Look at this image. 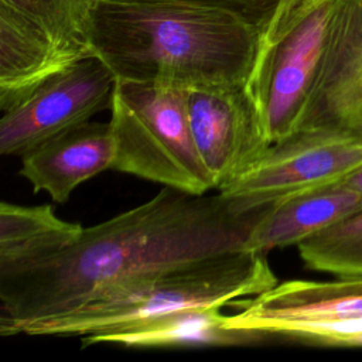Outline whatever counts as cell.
Listing matches in <instances>:
<instances>
[{"label":"cell","instance_id":"cell-1","mask_svg":"<svg viewBox=\"0 0 362 362\" xmlns=\"http://www.w3.org/2000/svg\"><path fill=\"white\" fill-rule=\"evenodd\" d=\"M274 204L247 206L218 194L164 187L144 204L83 228L65 249L0 276V334L76 310L105 293L232 250L249 239Z\"/></svg>","mask_w":362,"mask_h":362},{"label":"cell","instance_id":"cell-2","mask_svg":"<svg viewBox=\"0 0 362 362\" xmlns=\"http://www.w3.org/2000/svg\"><path fill=\"white\" fill-rule=\"evenodd\" d=\"M259 33L235 14L177 0H99L95 55L115 79L184 89L243 85Z\"/></svg>","mask_w":362,"mask_h":362},{"label":"cell","instance_id":"cell-3","mask_svg":"<svg viewBox=\"0 0 362 362\" xmlns=\"http://www.w3.org/2000/svg\"><path fill=\"white\" fill-rule=\"evenodd\" d=\"M277 283L267 253L232 250L116 287L66 314L30 324L23 334L98 335L188 308H222Z\"/></svg>","mask_w":362,"mask_h":362},{"label":"cell","instance_id":"cell-4","mask_svg":"<svg viewBox=\"0 0 362 362\" xmlns=\"http://www.w3.org/2000/svg\"><path fill=\"white\" fill-rule=\"evenodd\" d=\"M187 95L184 88L116 79L112 170L197 195L216 189L194 141Z\"/></svg>","mask_w":362,"mask_h":362},{"label":"cell","instance_id":"cell-5","mask_svg":"<svg viewBox=\"0 0 362 362\" xmlns=\"http://www.w3.org/2000/svg\"><path fill=\"white\" fill-rule=\"evenodd\" d=\"M99 0H0V109L51 76L96 57Z\"/></svg>","mask_w":362,"mask_h":362},{"label":"cell","instance_id":"cell-6","mask_svg":"<svg viewBox=\"0 0 362 362\" xmlns=\"http://www.w3.org/2000/svg\"><path fill=\"white\" fill-rule=\"evenodd\" d=\"M339 3L301 0L283 8L259 34L246 86L272 143L296 127Z\"/></svg>","mask_w":362,"mask_h":362},{"label":"cell","instance_id":"cell-7","mask_svg":"<svg viewBox=\"0 0 362 362\" xmlns=\"http://www.w3.org/2000/svg\"><path fill=\"white\" fill-rule=\"evenodd\" d=\"M332 281L287 280L238 303L226 315L236 328L266 334L270 339L344 345L362 331V277Z\"/></svg>","mask_w":362,"mask_h":362},{"label":"cell","instance_id":"cell-8","mask_svg":"<svg viewBox=\"0 0 362 362\" xmlns=\"http://www.w3.org/2000/svg\"><path fill=\"white\" fill-rule=\"evenodd\" d=\"M362 167V139L328 130H294L273 141L242 174L218 189L247 206L277 204L337 182Z\"/></svg>","mask_w":362,"mask_h":362},{"label":"cell","instance_id":"cell-9","mask_svg":"<svg viewBox=\"0 0 362 362\" xmlns=\"http://www.w3.org/2000/svg\"><path fill=\"white\" fill-rule=\"evenodd\" d=\"M115 76L98 58H85L51 76L3 112L0 153L23 156L42 141L89 122L110 106Z\"/></svg>","mask_w":362,"mask_h":362},{"label":"cell","instance_id":"cell-10","mask_svg":"<svg viewBox=\"0 0 362 362\" xmlns=\"http://www.w3.org/2000/svg\"><path fill=\"white\" fill-rule=\"evenodd\" d=\"M187 110L194 141L216 189L242 174L272 144L246 83L189 89Z\"/></svg>","mask_w":362,"mask_h":362},{"label":"cell","instance_id":"cell-11","mask_svg":"<svg viewBox=\"0 0 362 362\" xmlns=\"http://www.w3.org/2000/svg\"><path fill=\"white\" fill-rule=\"evenodd\" d=\"M294 130L362 139V0H341Z\"/></svg>","mask_w":362,"mask_h":362},{"label":"cell","instance_id":"cell-12","mask_svg":"<svg viewBox=\"0 0 362 362\" xmlns=\"http://www.w3.org/2000/svg\"><path fill=\"white\" fill-rule=\"evenodd\" d=\"M115 154L110 123L85 122L23 154L20 175L35 192L45 191L54 202L64 204L78 185L112 170Z\"/></svg>","mask_w":362,"mask_h":362},{"label":"cell","instance_id":"cell-13","mask_svg":"<svg viewBox=\"0 0 362 362\" xmlns=\"http://www.w3.org/2000/svg\"><path fill=\"white\" fill-rule=\"evenodd\" d=\"M79 339L82 348L96 344H116L129 348H174L256 345L270 338L263 332L232 327L218 307H201Z\"/></svg>","mask_w":362,"mask_h":362},{"label":"cell","instance_id":"cell-14","mask_svg":"<svg viewBox=\"0 0 362 362\" xmlns=\"http://www.w3.org/2000/svg\"><path fill=\"white\" fill-rule=\"evenodd\" d=\"M362 211V192L344 178L274 204L252 233L247 249L269 253L298 245L310 235Z\"/></svg>","mask_w":362,"mask_h":362},{"label":"cell","instance_id":"cell-15","mask_svg":"<svg viewBox=\"0 0 362 362\" xmlns=\"http://www.w3.org/2000/svg\"><path fill=\"white\" fill-rule=\"evenodd\" d=\"M83 226L58 218L51 205L0 204V276L20 272L74 243Z\"/></svg>","mask_w":362,"mask_h":362},{"label":"cell","instance_id":"cell-16","mask_svg":"<svg viewBox=\"0 0 362 362\" xmlns=\"http://www.w3.org/2000/svg\"><path fill=\"white\" fill-rule=\"evenodd\" d=\"M297 247L311 270L334 277H362V211L310 235Z\"/></svg>","mask_w":362,"mask_h":362},{"label":"cell","instance_id":"cell-17","mask_svg":"<svg viewBox=\"0 0 362 362\" xmlns=\"http://www.w3.org/2000/svg\"><path fill=\"white\" fill-rule=\"evenodd\" d=\"M195 3L201 6H211L226 10L249 25L259 34L272 23V20L287 6L296 4L301 0H177Z\"/></svg>","mask_w":362,"mask_h":362},{"label":"cell","instance_id":"cell-18","mask_svg":"<svg viewBox=\"0 0 362 362\" xmlns=\"http://www.w3.org/2000/svg\"><path fill=\"white\" fill-rule=\"evenodd\" d=\"M344 181H345L349 187H352V188H355V189H359V191L362 192V167H361L359 170L354 171L352 174H349L348 177H345Z\"/></svg>","mask_w":362,"mask_h":362},{"label":"cell","instance_id":"cell-19","mask_svg":"<svg viewBox=\"0 0 362 362\" xmlns=\"http://www.w3.org/2000/svg\"><path fill=\"white\" fill-rule=\"evenodd\" d=\"M344 345H362V331L358 332V334L351 335L349 338H346Z\"/></svg>","mask_w":362,"mask_h":362}]
</instances>
